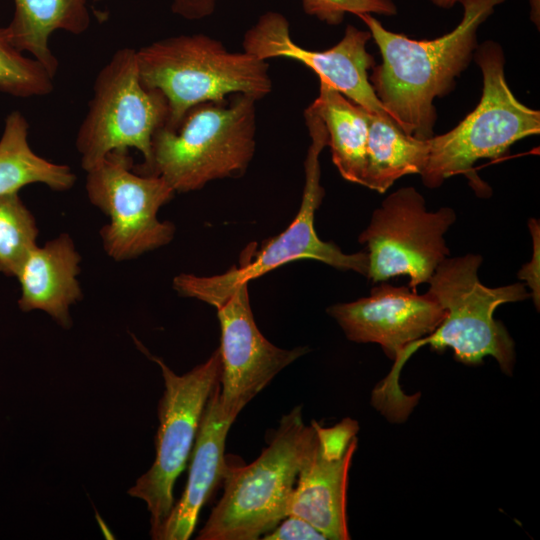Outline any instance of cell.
Instances as JSON below:
<instances>
[{
	"instance_id": "25",
	"label": "cell",
	"mask_w": 540,
	"mask_h": 540,
	"mask_svg": "<svg viewBox=\"0 0 540 540\" xmlns=\"http://www.w3.org/2000/svg\"><path fill=\"white\" fill-rule=\"evenodd\" d=\"M264 540H325L313 525L296 515L286 516L262 537Z\"/></svg>"
},
{
	"instance_id": "8",
	"label": "cell",
	"mask_w": 540,
	"mask_h": 540,
	"mask_svg": "<svg viewBox=\"0 0 540 540\" xmlns=\"http://www.w3.org/2000/svg\"><path fill=\"white\" fill-rule=\"evenodd\" d=\"M169 115L168 102L157 89L140 79L136 50L122 48L99 71L88 112L77 136L76 148L85 171L113 150L135 148L147 166L151 161L152 137Z\"/></svg>"
},
{
	"instance_id": "29",
	"label": "cell",
	"mask_w": 540,
	"mask_h": 540,
	"mask_svg": "<svg viewBox=\"0 0 540 540\" xmlns=\"http://www.w3.org/2000/svg\"><path fill=\"white\" fill-rule=\"evenodd\" d=\"M434 5L441 7V8H451L459 2L460 0H430Z\"/></svg>"
},
{
	"instance_id": "5",
	"label": "cell",
	"mask_w": 540,
	"mask_h": 540,
	"mask_svg": "<svg viewBox=\"0 0 540 540\" xmlns=\"http://www.w3.org/2000/svg\"><path fill=\"white\" fill-rule=\"evenodd\" d=\"M136 55L142 84L167 99L164 127L171 130L198 104L222 102L232 93L257 101L272 90L265 60L246 51L230 52L204 34L168 37L140 48Z\"/></svg>"
},
{
	"instance_id": "12",
	"label": "cell",
	"mask_w": 540,
	"mask_h": 540,
	"mask_svg": "<svg viewBox=\"0 0 540 540\" xmlns=\"http://www.w3.org/2000/svg\"><path fill=\"white\" fill-rule=\"evenodd\" d=\"M248 285L237 283L210 304L221 329L219 403L225 414L236 418L279 372L309 351L282 349L263 336L251 310Z\"/></svg>"
},
{
	"instance_id": "14",
	"label": "cell",
	"mask_w": 540,
	"mask_h": 540,
	"mask_svg": "<svg viewBox=\"0 0 540 540\" xmlns=\"http://www.w3.org/2000/svg\"><path fill=\"white\" fill-rule=\"evenodd\" d=\"M327 313L349 340L377 343L395 359L409 344L431 334L446 310L429 291L419 295L409 286L381 284L368 297L332 305Z\"/></svg>"
},
{
	"instance_id": "11",
	"label": "cell",
	"mask_w": 540,
	"mask_h": 540,
	"mask_svg": "<svg viewBox=\"0 0 540 540\" xmlns=\"http://www.w3.org/2000/svg\"><path fill=\"white\" fill-rule=\"evenodd\" d=\"M455 221L452 208L428 211L424 197L413 187L394 191L374 210L358 238L367 246L366 277L376 283L407 275L408 286L417 291L448 257L444 235Z\"/></svg>"
},
{
	"instance_id": "22",
	"label": "cell",
	"mask_w": 540,
	"mask_h": 540,
	"mask_svg": "<svg viewBox=\"0 0 540 540\" xmlns=\"http://www.w3.org/2000/svg\"><path fill=\"white\" fill-rule=\"evenodd\" d=\"M37 237L36 220L18 192L0 196V272L16 277Z\"/></svg>"
},
{
	"instance_id": "9",
	"label": "cell",
	"mask_w": 540,
	"mask_h": 540,
	"mask_svg": "<svg viewBox=\"0 0 540 540\" xmlns=\"http://www.w3.org/2000/svg\"><path fill=\"white\" fill-rule=\"evenodd\" d=\"M139 348L161 369L164 392L158 403L156 455L150 469L128 490L143 500L150 513V534L155 539L174 505L173 489L191 454L207 401L220 380L221 355L217 348L203 363L177 375L162 359Z\"/></svg>"
},
{
	"instance_id": "19",
	"label": "cell",
	"mask_w": 540,
	"mask_h": 540,
	"mask_svg": "<svg viewBox=\"0 0 540 540\" xmlns=\"http://www.w3.org/2000/svg\"><path fill=\"white\" fill-rule=\"evenodd\" d=\"M368 139L362 185L386 192L394 182L410 174H420L429 156V139L406 134L388 117L367 113Z\"/></svg>"
},
{
	"instance_id": "18",
	"label": "cell",
	"mask_w": 540,
	"mask_h": 540,
	"mask_svg": "<svg viewBox=\"0 0 540 540\" xmlns=\"http://www.w3.org/2000/svg\"><path fill=\"white\" fill-rule=\"evenodd\" d=\"M14 15L6 27L12 45L29 52L52 75L58 60L49 47V38L61 30L73 35L84 33L91 18L88 0H14Z\"/></svg>"
},
{
	"instance_id": "21",
	"label": "cell",
	"mask_w": 540,
	"mask_h": 540,
	"mask_svg": "<svg viewBox=\"0 0 540 540\" xmlns=\"http://www.w3.org/2000/svg\"><path fill=\"white\" fill-rule=\"evenodd\" d=\"M28 129L21 112L13 111L6 117L0 138V196L32 183L55 191L69 190L76 181L71 168L37 155L29 145Z\"/></svg>"
},
{
	"instance_id": "2",
	"label": "cell",
	"mask_w": 540,
	"mask_h": 540,
	"mask_svg": "<svg viewBox=\"0 0 540 540\" xmlns=\"http://www.w3.org/2000/svg\"><path fill=\"white\" fill-rule=\"evenodd\" d=\"M505 0H460L463 17L449 33L414 40L385 29L371 14L358 17L368 27L381 57L369 81L391 119L408 135H434V100L448 94L477 48V29Z\"/></svg>"
},
{
	"instance_id": "20",
	"label": "cell",
	"mask_w": 540,
	"mask_h": 540,
	"mask_svg": "<svg viewBox=\"0 0 540 540\" xmlns=\"http://www.w3.org/2000/svg\"><path fill=\"white\" fill-rule=\"evenodd\" d=\"M319 94L313 102L327 131L332 161L341 176L362 185L368 139L367 111L333 86L319 80Z\"/></svg>"
},
{
	"instance_id": "13",
	"label": "cell",
	"mask_w": 540,
	"mask_h": 540,
	"mask_svg": "<svg viewBox=\"0 0 540 540\" xmlns=\"http://www.w3.org/2000/svg\"><path fill=\"white\" fill-rule=\"evenodd\" d=\"M371 38L370 31L348 25L335 46L324 51L307 50L291 39L288 20L278 12L268 11L246 32L243 48L265 61L275 57L299 61L312 69L319 80L367 112L391 118L369 81L368 70L375 66L373 56L366 49Z\"/></svg>"
},
{
	"instance_id": "28",
	"label": "cell",
	"mask_w": 540,
	"mask_h": 540,
	"mask_svg": "<svg viewBox=\"0 0 540 540\" xmlns=\"http://www.w3.org/2000/svg\"><path fill=\"white\" fill-rule=\"evenodd\" d=\"M531 6V18L537 26L540 19V0H529Z\"/></svg>"
},
{
	"instance_id": "3",
	"label": "cell",
	"mask_w": 540,
	"mask_h": 540,
	"mask_svg": "<svg viewBox=\"0 0 540 540\" xmlns=\"http://www.w3.org/2000/svg\"><path fill=\"white\" fill-rule=\"evenodd\" d=\"M316 440L302 406L283 415L267 447L247 465H229L223 495L198 540H257L289 515L297 477Z\"/></svg>"
},
{
	"instance_id": "7",
	"label": "cell",
	"mask_w": 540,
	"mask_h": 540,
	"mask_svg": "<svg viewBox=\"0 0 540 540\" xmlns=\"http://www.w3.org/2000/svg\"><path fill=\"white\" fill-rule=\"evenodd\" d=\"M305 120L311 145L305 160L302 201L294 220L281 234L268 239L259 250L256 243L247 245L240 255L239 266H233L223 274L210 277L193 274L176 276L173 288L181 296L209 304L237 283L249 282L283 264L304 258L323 262L338 270L367 275V252L346 254L337 245L322 241L315 231V212L324 196L320 184L319 156L327 145L328 135L313 103L305 111Z\"/></svg>"
},
{
	"instance_id": "15",
	"label": "cell",
	"mask_w": 540,
	"mask_h": 540,
	"mask_svg": "<svg viewBox=\"0 0 540 540\" xmlns=\"http://www.w3.org/2000/svg\"><path fill=\"white\" fill-rule=\"evenodd\" d=\"M356 447L357 439L347 442L316 432L315 444L297 477L289 515L303 518L326 539H350L346 492Z\"/></svg>"
},
{
	"instance_id": "26",
	"label": "cell",
	"mask_w": 540,
	"mask_h": 540,
	"mask_svg": "<svg viewBox=\"0 0 540 540\" xmlns=\"http://www.w3.org/2000/svg\"><path fill=\"white\" fill-rule=\"evenodd\" d=\"M217 1L218 0H173L172 11L174 14L187 20H200L214 12Z\"/></svg>"
},
{
	"instance_id": "16",
	"label": "cell",
	"mask_w": 540,
	"mask_h": 540,
	"mask_svg": "<svg viewBox=\"0 0 540 540\" xmlns=\"http://www.w3.org/2000/svg\"><path fill=\"white\" fill-rule=\"evenodd\" d=\"M219 392L218 383L200 419L185 489L162 524L156 540L189 539L202 506L223 478L227 466L224 454L226 438L236 417L223 412Z\"/></svg>"
},
{
	"instance_id": "27",
	"label": "cell",
	"mask_w": 540,
	"mask_h": 540,
	"mask_svg": "<svg viewBox=\"0 0 540 540\" xmlns=\"http://www.w3.org/2000/svg\"><path fill=\"white\" fill-rule=\"evenodd\" d=\"M530 230L533 234L534 241V255L531 263L525 265L519 272L521 279L527 280L529 286L532 289V295L534 297L535 304L539 306V272H536V268L539 269V224L538 221L531 219L529 222Z\"/></svg>"
},
{
	"instance_id": "23",
	"label": "cell",
	"mask_w": 540,
	"mask_h": 540,
	"mask_svg": "<svg viewBox=\"0 0 540 540\" xmlns=\"http://www.w3.org/2000/svg\"><path fill=\"white\" fill-rule=\"evenodd\" d=\"M53 78L36 59L25 57L0 27V92L16 97L44 96L53 91Z\"/></svg>"
},
{
	"instance_id": "10",
	"label": "cell",
	"mask_w": 540,
	"mask_h": 540,
	"mask_svg": "<svg viewBox=\"0 0 540 540\" xmlns=\"http://www.w3.org/2000/svg\"><path fill=\"white\" fill-rule=\"evenodd\" d=\"M132 169L128 149H120L109 152L86 171L88 198L110 219L100 235L106 253L116 261L167 245L175 233L171 222L157 218L175 191L162 177Z\"/></svg>"
},
{
	"instance_id": "1",
	"label": "cell",
	"mask_w": 540,
	"mask_h": 540,
	"mask_svg": "<svg viewBox=\"0 0 540 540\" xmlns=\"http://www.w3.org/2000/svg\"><path fill=\"white\" fill-rule=\"evenodd\" d=\"M479 254L446 258L428 281V291L446 310L440 325L428 336L409 344L394 359L389 374L372 391L371 403L391 422L406 420L419 395H406L399 384L409 357L424 345L436 351L450 347L455 358L469 365L492 356L501 370L511 375L515 362L514 341L505 326L494 318L502 304L530 297L523 283L487 287L478 278Z\"/></svg>"
},
{
	"instance_id": "17",
	"label": "cell",
	"mask_w": 540,
	"mask_h": 540,
	"mask_svg": "<svg viewBox=\"0 0 540 540\" xmlns=\"http://www.w3.org/2000/svg\"><path fill=\"white\" fill-rule=\"evenodd\" d=\"M80 255L68 234L36 246L21 265L16 278L20 284L19 308L24 312L42 310L64 328L71 326L70 306L81 297L77 275Z\"/></svg>"
},
{
	"instance_id": "6",
	"label": "cell",
	"mask_w": 540,
	"mask_h": 540,
	"mask_svg": "<svg viewBox=\"0 0 540 540\" xmlns=\"http://www.w3.org/2000/svg\"><path fill=\"white\" fill-rule=\"evenodd\" d=\"M474 55L483 76L482 96L457 126L429 139V156L420 175L430 189L459 174L475 183L477 160L498 158L515 142L540 132V112L521 103L506 82L501 46L486 41Z\"/></svg>"
},
{
	"instance_id": "4",
	"label": "cell",
	"mask_w": 540,
	"mask_h": 540,
	"mask_svg": "<svg viewBox=\"0 0 540 540\" xmlns=\"http://www.w3.org/2000/svg\"><path fill=\"white\" fill-rule=\"evenodd\" d=\"M256 100L237 94L230 102L192 107L174 130L152 137L151 161L133 166L143 175L162 177L175 192L199 190L208 182L245 172L255 152Z\"/></svg>"
},
{
	"instance_id": "24",
	"label": "cell",
	"mask_w": 540,
	"mask_h": 540,
	"mask_svg": "<svg viewBox=\"0 0 540 540\" xmlns=\"http://www.w3.org/2000/svg\"><path fill=\"white\" fill-rule=\"evenodd\" d=\"M309 15L331 25L342 22L347 13L380 14L391 16L397 13L393 0H302Z\"/></svg>"
}]
</instances>
